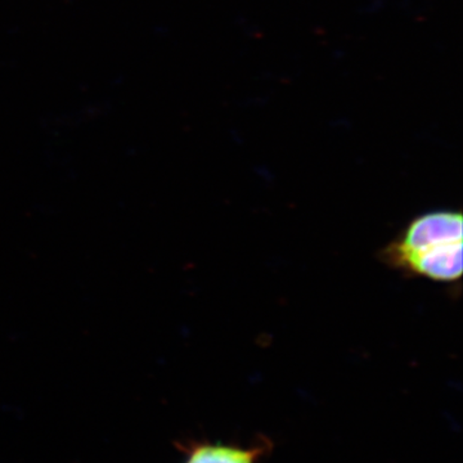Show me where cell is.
<instances>
[{"mask_svg":"<svg viewBox=\"0 0 463 463\" xmlns=\"http://www.w3.org/2000/svg\"><path fill=\"white\" fill-rule=\"evenodd\" d=\"M462 214L450 210L426 213L414 218L401 236L381 252L383 263L401 270L411 259L444 245L462 241Z\"/></svg>","mask_w":463,"mask_h":463,"instance_id":"1","label":"cell"},{"mask_svg":"<svg viewBox=\"0 0 463 463\" xmlns=\"http://www.w3.org/2000/svg\"><path fill=\"white\" fill-rule=\"evenodd\" d=\"M462 241L444 243L411 259L402 268V272L435 282L458 281L462 277Z\"/></svg>","mask_w":463,"mask_h":463,"instance_id":"2","label":"cell"},{"mask_svg":"<svg viewBox=\"0 0 463 463\" xmlns=\"http://www.w3.org/2000/svg\"><path fill=\"white\" fill-rule=\"evenodd\" d=\"M272 449V443L259 440L251 446L223 441H192L184 448V463H259Z\"/></svg>","mask_w":463,"mask_h":463,"instance_id":"3","label":"cell"}]
</instances>
